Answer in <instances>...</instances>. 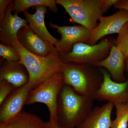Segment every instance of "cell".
I'll return each instance as SVG.
<instances>
[{
  "label": "cell",
  "mask_w": 128,
  "mask_h": 128,
  "mask_svg": "<svg viewBox=\"0 0 128 128\" xmlns=\"http://www.w3.org/2000/svg\"><path fill=\"white\" fill-rule=\"evenodd\" d=\"M57 4L56 0H15L12 12L18 14L27 11L30 8L43 6L48 8L53 12H57Z\"/></svg>",
  "instance_id": "cell-18"
},
{
  "label": "cell",
  "mask_w": 128,
  "mask_h": 128,
  "mask_svg": "<svg viewBox=\"0 0 128 128\" xmlns=\"http://www.w3.org/2000/svg\"><path fill=\"white\" fill-rule=\"evenodd\" d=\"M50 26L56 29L61 35V38L55 46L58 55L69 53L73 45L79 42L88 44L91 36V31L80 25L60 26L50 22Z\"/></svg>",
  "instance_id": "cell-7"
},
{
  "label": "cell",
  "mask_w": 128,
  "mask_h": 128,
  "mask_svg": "<svg viewBox=\"0 0 128 128\" xmlns=\"http://www.w3.org/2000/svg\"><path fill=\"white\" fill-rule=\"evenodd\" d=\"M5 124L9 128H46V122L37 115L25 111Z\"/></svg>",
  "instance_id": "cell-17"
},
{
  "label": "cell",
  "mask_w": 128,
  "mask_h": 128,
  "mask_svg": "<svg viewBox=\"0 0 128 128\" xmlns=\"http://www.w3.org/2000/svg\"><path fill=\"white\" fill-rule=\"evenodd\" d=\"M128 22V11L124 9H119L110 16L101 17L96 27L90 31L91 36L88 44L94 45L106 36L114 34H118Z\"/></svg>",
  "instance_id": "cell-10"
},
{
  "label": "cell",
  "mask_w": 128,
  "mask_h": 128,
  "mask_svg": "<svg viewBox=\"0 0 128 128\" xmlns=\"http://www.w3.org/2000/svg\"><path fill=\"white\" fill-rule=\"evenodd\" d=\"M115 40L112 37H106L94 45L79 42L73 45L72 50L67 54L58 55L64 63L86 64L93 66L105 59L109 55Z\"/></svg>",
  "instance_id": "cell-5"
},
{
  "label": "cell",
  "mask_w": 128,
  "mask_h": 128,
  "mask_svg": "<svg viewBox=\"0 0 128 128\" xmlns=\"http://www.w3.org/2000/svg\"><path fill=\"white\" fill-rule=\"evenodd\" d=\"M86 64L64 63L60 72L64 84L76 92L94 98L103 80L101 69Z\"/></svg>",
  "instance_id": "cell-2"
},
{
  "label": "cell",
  "mask_w": 128,
  "mask_h": 128,
  "mask_svg": "<svg viewBox=\"0 0 128 128\" xmlns=\"http://www.w3.org/2000/svg\"><path fill=\"white\" fill-rule=\"evenodd\" d=\"M116 117L110 128H128V103L114 104Z\"/></svg>",
  "instance_id": "cell-19"
},
{
  "label": "cell",
  "mask_w": 128,
  "mask_h": 128,
  "mask_svg": "<svg viewBox=\"0 0 128 128\" xmlns=\"http://www.w3.org/2000/svg\"><path fill=\"white\" fill-rule=\"evenodd\" d=\"M13 0H0V21L3 19L6 8Z\"/></svg>",
  "instance_id": "cell-23"
},
{
  "label": "cell",
  "mask_w": 128,
  "mask_h": 128,
  "mask_svg": "<svg viewBox=\"0 0 128 128\" xmlns=\"http://www.w3.org/2000/svg\"><path fill=\"white\" fill-rule=\"evenodd\" d=\"M126 60L121 50L114 44L111 48L108 56L93 66L104 68L114 82H124L127 80L124 74Z\"/></svg>",
  "instance_id": "cell-13"
},
{
  "label": "cell",
  "mask_w": 128,
  "mask_h": 128,
  "mask_svg": "<svg viewBox=\"0 0 128 128\" xmlns=\"http://www.w3.org/2000/svg\"><path fill=\"white\" fill-rule=\"evenodd\" d=\"M16 88L6 80H0V105Z\"/></svg>",
  "instance_id": "cell-22"
},
{
  "label": "cell",
  "mask_w": 128,
  "mask_h": 128,
  "mask_svg": "<svg viewBox=\"0 0 128 128\" xmlns=\"http://www.w3.org/2000/svg\"><path fill=\"white\" fill-rule=\"evenodd\" d=\"M118 0H56L69 14L72 22L90 31L95 29L101 17Z\"/></svg>",
  "instance_id": "cell-4"
},
{
  "label": "cell",
  "mask_w": 128,
  "mask_h": 128,
  "mask_svg": "<svg viewBox=\"0 0 128 128\" xmlns=\"http://www.w3.org/2000/svg\"><path fill=\"white\" fill-rule=\"evenodd\" d=\"M11 44L20 55L19 62L27 70L29 76L28 82L32 89L52 76L60 72L64 62L58 54L42 57L28 52L22 46L18 39L12 40Z\"/></svg>",
  "instance_id": "cell-3"
},
{
  "label": "cell",
  "mask_w": 128,
  "mask_h": 128,
  "mask_svg": "<svg viewBox=\"0 0 128 128\" xmlns=\"http://www.w3.org/2000/svg\"><path fill=\"white\" fill-rule=\"evenodd\" d=\"M103 82L94 96V100L107 101L114 104L128 103V78L122 82H114L106 70L101 68Z\"/></svg>",
  "instance_id": "cell-8"
},
{
  "label": "cell",
  "mask_w": 128,
  "mask_h": 128,
  "mask_svg": "<svg viewBox=\"0 0 128 128\" xmlns=\"http://www.w3.org/2000/svg\"><path fill=\"white\" fill-rule=\"evenodd\" d=\"M114 7L119 10L124 9L128 11V0H118Z\"/></svg>",
  "instance_id": "cell-24"
},
{
  "label": "cell",
  "mask_w": 128,
  "mask_h": 128,
  "mask_svg": "<svg viewBox=\"0 0 128 128\" xmlns=\"http://www.w3.org/2000/svg\"><path fill=\"white\" fill-rule=\"evenodd\" d=\"M46 128H65L60 126L58 123H54L49 121L46 122Z\"/></svg>",
  "instance_id": "cell-25"
},
{
  "label": "cell",
  "mask_w": 128,
  "mask_h": 128,
  "mask_svg": "<svg viewBox=\"0 0 128 128\" xmlns=\"http://www.w3.org/2000/svg\"><path fill=\"white\" fill-rule=\"evenodd\" d=\"M94 100L64 84L58 98L57 123L65 128H77L94 108Z\"/></svg>",
  "instance_id": "cell-1"
},
{
  "label": "cell",
  "mask_w": 128,
  "mask_h": 128,
  "mask_svg": "<svg viewBox=\"0 0 128 128\" xmlns=\"http://www.w3.org/2000/svg\"><path fill=\"white\" fill-rule=\"evenodd\" d=\"M17 39L24 48L35 55L48 57L58 54L54 45L36 34L28 26L21 28L18 33Z\"/></svg>",
  "instance_id": "cell-11"
},
{
  "label": "cell",
  "mask_w": 128,
  "mask_h": 128,
  "mask_svg": "<svg viewBox=\"0 0 128 128\" xmlns=\"http://www.w3.org/2000/svg\"><path fill=\"white\" fill-rule=\"evenodd\" d=\"M0 56L8 61L19 62L21 60L20 55L15 47L2 44H0Z\"/></svg>",
  "instance_id": "cell-21"
},
{
  "label": "cell",
  "mask_w": 128,
  "mask_h": 128,
  "mask_svg": "<svg viewBox=\"0 0 128 128\" xmlns=\"http://www.w3.org/2000/svg\"><path fill=\"white\" fill-rule=\"evenodd\" d=\"M0 128H9L5 124H0Z\"/></svg>",
  "instance_id": "cell-27"
},
{
  "label": "cell",
  "mask_w": 128,
  "mask_h": 128,
  "mask_svg": "<svg viewBox=\"0 0 128 128\" xmlns=\"http://www.w3.org/2000/svg\"><path fill=\"white\" fill-rule=\"evenodd\" d=\"M32 89L29 82L16 88L0 105V124H5L22 112L24 106Z\"/></svg>",
  "instance_id": "cell-9"
},
{
  "label": "cell",
  "mask_w": 128,
  "mask_h": 128,
  "mask_svg": "<svg viewBox=\"0 0 128 128\" xmlns=\"http://www.w3.org/2000/svg\"><path fill=\"white\" fill-rule=\"evenodd\" d=\"M113 103L108 102L101 106L92 108L78 128H110Z\"/></svg>",
  "instance_id": "cell-14"
},
{
  "label": "cell",
  "mask_w": 128,
  "mask_h": 128,
  "mask_svg": "<svg viewBox=\"0 0 128 128\" xmlns=\"http://www.w3.org/2000/svg\"><path fill=\"white\" fill-rule=\"evenodd\" d=\"M115 45L121 50L127 59L128 58V22L124 24L118 34Z\"/></svg>",
  "instance_id": "cell-20"
},
{
  "label": "cell",
  "mask_w": 128,
  "mask_h": 128,
  "mask_svg": "<svg viewBox=\"0 0 128 128\" xmlns=\"http://www.w3.org/2000/svg\"><path fill=\"white\" fill-rule=\"evenodd\" d=\"M2 80L7 81L18 88L28 83L29 74L22 64L5 60L0 67V80Z\"/></svg>",
  "instance_id": "cell-15"
},
{
  "label": "cell",
  "mask_w": 128,
  "mask_h": 128,
  "mask_svg": "<svg viewBox=\"0 0 128 128\" xmlns=\"http://www.w3.org/2000/svg\"><path fill=\"white\" fill-rule=\"evenodd\" d=\"M36 11L34 14H30L27 11L24 12L25 19L28 23L30 29L44 40L56 46L59 40L53 36L48 31L45 25V14L48 12V8L43 6L35 7Z\"/></svg>",
  "instance_id": "cell-16"
},
{
  "label": "cell",
  "mask_w": 128,
  "mask_h": 128,
  "mask_svg": "<svg viewBox=\"0 0 128 128\" xmlns=\"http://www.w3.org/2000/svg\"><path fill=\"white\" fill-rule=\"evenodd\" d=\"M125 70L128 74V58L126 60V64H125Z\"/></svg>",
  "instance_id": "cell-26"
},
{
  "label": "cell",
  "mask_w": 128,
  "mask_h": 128,
  "mask_svg": "<svg viewBox=\"0 0 128 128\" xmlns=\"http://www.w3.org/2000/svg\"><path fill=\"white\" fill-rule=\"evenodd\" d=\"M64 85L62 73H56L32 89L28 97L26 105L44 104L48 109L49 121L57 123L58 98Z\"/></svg>",
  "instance_id": "cell-6"
},
{
  "label": "cell",
  "mask_w": 128,
  "mask_h": 128,
  "mask_svg": "<svg viewBox=\"0 0 128 128\" xmlns=\"http://www.w3.org/2000/svg\"><path fill=\"white\" fill-rule=\"evenodd\" d=\"M14 0L8 6L3 19L0 21V40L5 45L12 46L11 42L17 39V34L22 28L28 27L25 19L18 16V14H12Z\"/></svg>",
  "instance_id": "cell-12"
}]
</instances>
